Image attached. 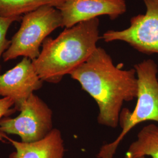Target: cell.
Returning a JSON list of instances; mask_svg holds the SVG:
<instances>
[{
  "label": "cell",
  "instance_id": "1",
  "mask_svg": "<svg viewBox=\"0 0 158 158\" xmlns=\"http://www.w3.org/2000/svg\"><path fill=\"white\" fill-rule=\"evenodd\" d=\"M69 75L96 101L98 108L97 122L107 127H117L124 103L137 97L135 69L124 70L115 66L102 47L97 46L88 59Z\"/></svg>",
  "mask_w": 158,
  "mask_h": 158
},
{
  "label": "cell",
  "instance_id": "2",
  "mask_svg": "<svg viewBox=\"0 0 158 158\" xmlns=\"http://www.w3.org/2000/svg\"><path fill=\"white\" fill-rule=\"evenodd\" d=\"M99 25L96 18L64 29L55 39L46 38L39 56L32 60L40 79L56 84L85 62L100 39Z\"/></svg>",
  "mask_w": 158,
  "mask_h": 158
},
{
  "label": "cell",
  "instance_id": "3",
  "mask_svg": "<svg viewBox=\"0 0 158 158\" xmlns=\"http://www.w3.org/2000/svg\"><path fill=\"white\" fill-rule=\"evenodd\" d=\"M138 80L137 102L134 110L123 108L119 124L121 131L117 138L101 147L97 158H114L120 143L136 125L151 121L158 123V79L157 64L152 59L134 65Z\"/></svg>",
  "mask_w": 158,
  "mask_h": 158
},
{
  "label": "cell",
  "instance_id": "4",
  "mask_svg": "<svg viewBox=\"0 0 158 158\" xmlns=\"http://www.w3.org/2000/svg\"><path fill=\"white\" fill-rule=\"evenodd\" d=\"M20 28L12 36L2 55L4 62L23 56L34 60L40 55V47L49 35L63 27L60 11L53 6H42L23 15Z\"/></svg>",
  "mask_w": 158,
  "mask_h": 158
},
{
  "label": "cell",
  "instance_id": "5",
  "mask_svg": "<svg viewBox=\"0 0 158 158\" xmlns=\"http://www.w3.org/2000/svg\"><path fill=\"white\" fill-rule=\"evenodd\" d=\"M20 114L11 118L0 120V133L19 136L23 142L38 141L45 138L53 128V112L47 104L34 93L23 102Z\"/></svg>",
  "mask_w": 158,
  "mask_h": 158
},
{
  "label": "cell",
  "instance_id": "6",
  "mask_svg": "<svg viewBox=\"0 0 158 158\" xmlns=\"http://www.w3.org/2000/svg\"><path fill=\"white\" fill-rule=\"evenodd\" d=\"M143 1L145 13L132 17L127 28L106 32L102 36L104 42L123 41L142 53L158 54V0Z\"/></svg>",
  "mask_w": 158,
  "mask_h": 158
},
{
  "label": "cell",
  "instance_id": "7",
  "mask_svg": "<svg viewBox=\"0 0 158 158\" xmlns=\"http://www.w3.org/2000/svg\"><path fill=\"white\" fill-rule=\"evenodd\" d=\"M43 82L32 60L23 57L15 67L0 74V96L12 99L15 103L14 109L18 111L23 102L42 87Z\"/></svg>",
  "mask_w": 158,
  "mask_h": 158
},
{
  "label": "cell",
  "instance_id": "8",
  "mask_svg": "<svg viewBox=\"0 0 158 158\" xmlns=\"http://www.w3.org/2000/svg\"><path fill=\"white\" fill-rule=\"evenodd\" d=\"M56 8L62 17L63 27L69 28L101 15L115 19L126 12L127 4L125 0H64Z\"/></svg>",
  "mask_w": 158,
  "mask_h": 158
},
{
  "label": "cell",
  "instance_id": "9",
  "mask_svg": "<svg viewBox=\"0 0 158 158\" xmlns=\"http://www.w3.org/2000/svg\"><path fill=\"white\" fill-rule=\"evenodd\" d=\"M2 136L15 149L10 158H64V141L61 132L56 128H53L43 139L33 142L17 141Z\"/></svg>",
  "mask_w": 158,
  "mask_h": 158
},
{
  "label": "cell",
  "instance_id": "10",
  "mask_svg": "<svg viewBox=\"0 0 158 158\" xmlns=\"http://www.w3.org/2000/svg\"><path fill=\"white\" fill-rule=\"evenodd\" d=\"M126 154L134 157L158 158V126L150 124L142 128L136 139L130 145Z\"/></svg>",
  "mask_w": 158,
  "mask_h": 158
},
{
  "label": "cell",
  "instance_id": "11",
  "mask_svg": "<svg viewBox=\"0 0 158 158\" xmlns=\"http://www.w3.org/2000/svg\"><path fill=\"white\" fill-rule=\"evenodd\" d=\"M64 0H0V15L5 17H21L42 6H57Z\"/></svg>",
  "mask_w": 158,
  "mask_h": 158
},
{
  "label": "cell",
  "instance_id": "12",
  "mask_svg": "<svg viewBox=\"0 0 158 158\" xmlns=\"http://www.w3.org/2000/svg\"><path fill=\"white\" fill-rule=\"evenodd\" d=\"M21 18L22 17H5L0 15V59L11 44V40H10L6 38L8 29L12 23L19 21Z\"/></svg>",
  "mask_w": 158,
  "mask_h": 158
},
{
  "label": "cell",
  "instance_id": "13",
  "mask_svg": "<svg viewBox=\"0 0 158 158\" xmlns=\"http://www.w3.org/2000/svg\"><path fill=\"white\" fill-rule=\"evenodd\" d=\"M14 106V102L10 98L2 97L0 98V120L16 111Z\"/></svg>",
  "mask_w": 158,
  "mask_h": 158
},
{
  "label": "cell",
  "instance_id": "14",
  "mask_svg": "<svg viewBox=\"0 0 158 158\" xmlns=\"http://www.w3.org/2000/svg\"><path fill=\"white\" fill-rule=\"evenodd\" d=\"M123 158H146L145 156H138V157H134V156H131L125 153L124 157Z\"/></svg>",
  "mask_w": 158,
  "mask_h": 158
}]
</instances>
